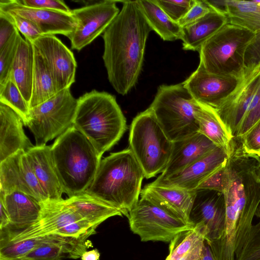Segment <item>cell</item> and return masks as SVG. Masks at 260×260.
<instances>
[{
	"instance_id": "cell-31",
	"label": "cell",
	"mask_w": 260,
	"mask_h": 260,
	"mask_svg": "<svg viewBox=\"0 0 260 260\" xmlns=\"http://www.w3.org/2000/svg\"><path fill=\"white\" fill-rule=\"evenodd\" d=\"M32 45L34 66L32 94L29 104L30 109L45 102L57 93L46 62L38 48Z\"/></svg>"
},
{
	"instance_id": "cell-8",
	"label": "cell",
	"mask_w": 260,
	"mask_h": 260,
	"mask_svg": "<svg viewBox=\"0 0 260 260\" xmlns=\"http://www.w3.org/2000/svg\"><path fill=\"white\" fill-rule=\"evenodd\" d=\"M77 106V99L72 95L69 88L30 109L25 126L34 135L35 146L46 145L71 127Z\"/></svg>"
},
{
	"instance_id": "cell-21",
	"label": "cell",
	"mask_w": 260,
	"mask_h": 260,
	"mask_svg": "<svg viewBox=\"0 0 260 260\" xmlns=\"http://www.w3.org/2000/svg\"><path fill=\"white\" fill-rule=\"evenodd\" d=\"M0 201L4 204L9 219V226L0 232L18 231L31 225L38 219L41 203L25 193L0 190Z\"/></svg>"
},
{
	"instance_id": "cell-15",
	"label": "cell",
	"mask_w": 260,
	"mask_h": 260,
	"mask_svg": "<svg viewBox=\"0 0 260 260\" xmlns=\"http://www.w3.org/2000/svg\"><path fill=\"white\" fill-rule=\"evenodd\" d=\"M32 43L46 62L57 92L70 88L75 81L77 68L73 52L54 35L42 36Z\"/></svg>"
},
{
	"instance_id": "cell-9",
	"label": "cell",
	"mask_w": 260,
	"mask_h": 260,
	"mask_svg": "<svg viewBox=\"0 0 260 260\" xmlns=\"http://www.w3.org/2000/svg\"><path fill=\"white\" fill-rule=\"evenodd\" d=\"M129 227L141 241L171 242L179 233L193 225L141 198L127 215Z\"/></svg>"
},
{
	"instance_id": "cell-34",
	"label": "cell",
	"mask_w": 260,
	"mask_h": 260,
	"mask_svg": "<svg viewBox=\"0 0 260 260\" xmlns=\"http://www.w3.org/2000/svg\"><path fill=\"white\" fill-rule=\"evenodd\" d=\"M51 235L0 244V260H21Z\"/></svg>"
},
{
	"instance_id": "cell-13",
	"label": "cell",
	"mask_w": 260,
	"mask_h": 260,
	"mask_svg": "<svg viewBox=\"0 0 260 260\" xmlns=\"http://www.w3.org/2000/svg\"><path fill=\"white\" fill-rule=\"evenodd\" d=\"M189 220L208 244L220 239L225 222L223 193L210 190H195Z\"/></svg>"
},
{
	"instance_id": "cell-14",
	"label": "cell",
	"mask_w": 260,
	"mask_h": 260,
	"mask_svg": "<svg viewBox=\"0 0 260 260\" xmlns=\"http://www.w3.org/2000/svg\"><path fill=\"white\" fill-rule=\"evenodd\" d=\"M241 78L209 73L199 63L182 83L197 102L215 109L234 92Z\"/></svg>"
},
{
	"instance_id": "cell-19",
	"label": "cell",
	"mask_w": 260,
	"mask_h": 260,
	"mask_svg": "<svg viewBox=\"0 0 260 260\" xmlns=\"http://www.w3.org/2000/svg\"><path fill=\"white\" fill-rule=\"evenodd\" d=\"M216 147L199 132L174 142L168 163L159 176L166 177L182 170L209 153Z\"/></svg>"
},
{
	"instance_id": "cell-44",
	"label": "cell",
	"mask_w": 260,
	"mask_h": 260,
	"mask_svg": "<svg viewBox=\"0 0 260 260\" xmlns=\"http://www.w3.org/2000/svg\"><path fill=\"white\" fill-rule=\"evenodd\" d=\"M260 119V92L258 102L244 121L237 138L244 136Z\"/></svg>"
},
{
	"instance_id": "cell-36",
	"label": "cell",
	"mask_w": 260,
	"mask_h": 260,
	"mask_svg": "<svg viewBox=\"0 0 260 260\" xmlns=\"http://www.w3.org/2000/svg\"><path fill=\"white\" fill-rule=\"evenodd\" d=\"M235 260H260V222L253 225Z\"/></svg>"
},
{
	"instance_id": "cell-20",
	"label": "cell",
	"mask_w": 260,
	"mask_h": 260,
	"mask_svg": "<svg viewBox=\"0 0 260 260\" xmlns=\"http://www.w3.org/2000/svg\"><path fill=\"white\" fill-rule=\"evenodd\" d=\"M194 191L161 186L150 183L146 184L141 190L140 196L141 198L191 223L189 217Z\"/></svg>"
},
{
	"instance_id": "cell-39",
	"label": "cell",
	"mask_w": 260,
	"mask_h": 260,
	"mask_svg": "<svg viewBox=\"0 0 260 260\" xmlns=\"http://www.w3.org/2000/svg\"><path fill=\"white\" fill-rule=\"evenodd\" d=\"M18 4L31 8L54 11L71 14L69 7L63 1L58 0H16Z\"/></svg>"
},
{
	"instance_id": "cell-40",
	"label": "cell",
	"mask_w": 260,
	"mask_h": 260,
	"mask_svg": "<svg viewBox=\"0 0 260 260\" xmlns=\"http://www.w3.org/2000/svg\"><path fill=\"white\" fill-rule=\"evenodd\" d=\"M6 13L9 16L19 32L23 35L25 40L32 42L43 36L37 26L30 20L17 15Z\"/></svg>"
},
{
	"instance_id": "cell-3",
	"label": "cell",
	"mask_w": 260,
	"mask_h": 260,
	"mask_svg": "<svg viewBox=\"0 0 260 260\" xmlns=\"http://www.w3.org/2000/svg\"><path fill=\"white\" fill-rule=\"evenodd\" d=\"M102 157L125 132L126 119L114 96L93 89L77 99L73 122Z\"/></svg>"
},
{
	"instance_id": "cell-35",
	"label": "cell",
	"mask_w": 260,
	"mask_h": 260,
	"mask_svg": "<svg viewBox=\"0 0 260 260\" xmlns=\"http://www.w3.org/2000/svg\"><path fill=\"white\" fill-rule=\"evenodd\" d=\"M21 37L19 31L17 30L0 50V86L4 85L10 77Z\"/></svg>"
},
{
	"instance_id": "cell-16",
	"label": "cell",
	"mask_w": 260,
	"mask_h": 260,
	"mask_svg": "<svg viewBox=\"0 0 260 260\" xmlns=\"http://www.w3.org/2000/svg\"><path fill=\"white\" fill-rule=\"evenodd\" d=\"M0 190L18 191L40 202L48 199L41 188L28 162L26 152L19 150L0 162Z\"/></svg>"
},
{
	"instance_id": "cell-37",
	"label": "cell",
	"mask_w": 260,
	"mask_h": 260,
	"mask_svg": "<svg viewBox=\"0 0 260 260\" xmlns=\"http://www.w3.org/2000/svg\"><path fill=\"white\" fill-rule=\"evenodd\" d=\"M237 139L247 155L260 159V119L244 136Z\"/></svg>"
},
{
	"instance_id": "cell-41",
	"label": "cell",
	"mask_w": 260,
	"mask_h": 260,
	"mask_svg": "<svg viewBox=\"0 0 260 260\" xmlns=\"http://www.w3.org/2000/svg\"><path fill=\"white\" fill-rule=\"evenodd\" d=\"M211 8L204 0H195V2L187 13L178 22L182 27L193 23L209 13Z\"/></svg>"
},
{
	"instance_id": "cell-23",
	"label": "cell",
	"mask_w": 260,
	"mask_h": 260,
	"mask_svg": "<svg viewBox=\"0 0 260 260\" xmlns=\"http://www.w3.org/2000/svg\"><path fill=\"white\" fill-rule=\"evenodd\" d=\"M28 162L47 198L60 200L63 191L52 157L51 146H35L26 152Z\"/></svg>"
},
{
	"instance_id": "cell-45",
	"label": "cell",
	"mask_w": 260,
	"mask_h": 260,
	"mask_svg": "<svg viewBox=\"0 0 260 260\" xmlns=\"http://www.w3.org/2000/svg\"><path fill=\"white\" fill-rule=\"evenodd\" d=\"M10 224L9 215L3 202L0 201V230L7 228Z\"/></svg>"
},
{
	"instance_id": "cell-32",
	"label": "cell",
	"mask_w": 260,
	"mask_h": 260,
	"mask_svg": "<svg viewBox=\"0 0 260 260\" xmlns=\"http://www.w3.org/2000/svg\"><path fill=\"white\" fill-rule=\"evenodd\" d=\"M205 238L193 227L177 235L170 242L169 253L166 260H179L195 248L204 244Z\"/></svg>"
},
{
	"instance_id": "cell-43",
	"label": "cell",
	"mask_w": 260,
	"mask_h": 260,
	"mask_svg": "<svg viewBox=\"0 0 260 260\" xmlns=\"http://www.w3.org/2000/svg\"><path fill=\"white\" fill-rule=\"evenodd\" d=\"M18 30L9 16L0 11V50Z\"/></svg>"
},
{
	"instance_id": "cell-24",
	"label": "cell",
	"mask_w": 260,
	"mask_h": 260,
	"mask_svg": "<svg viewBox=\"0 0 260 260\" xmlns=\"http://www.w3.org/2000/svg\"><path fill=\"white\" fill-rule=\"evenodd\" d=\"M88 239L51 235L50 238L21 260H63L81 257L88 247Z\"/></svg>"
},
{
	"instance_id": "cell-28",
	"label": "cell",
	"mask_w": 260,
	"mask_h": 260,
	"mask_svg": "<svg viewBox=\"0 0 260 260\" xmlns=\"http://www.w3.org/2000/svg\"><path fill=\"white\" fill-rule=\"evenodd\" d=\"M198 103L196 118L199 125V132L229 153L234 138L214 108Z\"/></svg>"
},
{
	"instance_id": "cell-27",
	"label": "cell",
	"mask_w": 260,
	"mask_h": 260,
	"mask_svg": "<svg viewBox=\"0 0 260 260\" xmlns=\"http://www.w3.org/2000/svg\"><path fill=\"white\" fill-rule=\"evenodd\" d=\"M34 66V50L32 43L21 37L11 75L28 105L32 94Z\"/></svg>"
},
{
	"instance_id": "cell-2",
	"label": "cell",
	"mask_w": 260,
	"mask_h": 260,
	"mask_svg": "<svg viewBox=\"0 0 260 260\" xmlns=\"http://www.w3.org/2000/svg\"><path fill=\"white\" fill-rule=\"evenodd\" d=\"M144 172L129 148L102 159L92 183L85 191L127 216L139 201Z\"/></svg>"
},
{
	"instance_id": "cell-26",
	"label": "cell",
	"mask_w": 260,
	"mask_h": 260,
	"mask_svg": "<svg viewBox=\"0 0 260 260\" xmlns=\"http://www.w3.org/2000/svg\"><path fill=\"white\" fill-rule=\"evenodd\" d=\"M228 23V17L223 12L211 8L202 18L181 27L183 49L199 51L207 40Z\"/></svg>"
},
{
	"instance_id": "cell-4",
	"label": "cell",
	"mask_w": 260,
	"mask_h": 260,
	"mask_svg": "<svg viewBox=\"0 0 260 260\" xmlns=\"http://www.w3.org/2000/svg\"><path fill=\"white\" fill-rule=\"evenodd\" d=\"M51 151L63 193L69 198L84 192L102 160L90 142L72 125L57 137Z\"/></svg>"
},
{
	"instance_id": "cell-30",
	"label": "cell",
	"mask_w": 260,
	"mask_h": 260,
	"mask_svg": "<svg viewBox=\"0 0 260 260\" xmlns=\"http://www.w3.org/2000/svg\"><path fill=\"white\" fill-rule=\"evenodd\" d=\"M140 8L152 29L165 41L180 40L182 28L172 20L155 1H138Z\"/></svg>"
},
{
	"instance_id": "cell-5",
	"label": "cell",
	"mask_w": 260,
	"mask_h": 260,
	"mask_svg": "<svg viewBox=\"0 0 260 260\" xmlns=\"http://www.w3.org/2000/svg\"><path fill=\"white\" fill-rule=\"evenodd\" d=\"M255 35L228 23L202 45L198 51L200 63L209 73L240 78L246 49Z\"/></svg>"
},
{
	"instance_id": "cell-49",
	"label": "cell",
	"mask_w": 260,
	"mask_h": 260,
	"mask_svg": "<svg viewBox=\"0 0 260 260\" xmlns=\"http://www.w3.org/2000/svg\"><path fill=\"white\" fill-rule=\"evenodd\" d=\"M255 173L257 179L260 182V159L257 160L255 167Z\"/></svg>"
},
{
	"instance_id": "cell-42",
	"label": "cell",
	"mask_w": 260,
	"mask_h": 260,
	"mask_svg": "<svg viewBox=\"0 0 260 260\" xmlns=\"http://www.w3.org/2000/svg\"><path fill=\"white\" fill-rule=\"evenodd\" d=\"M225 164L207 177L197 189L210 190L222 193L225 184Z\"/></svg>"
},
{
	"instance_id": "cell-38",
	"label": "cell",
	"mask_w": 260,
	"mask_h": 260,
	"mask_svg": "<svg viewBox=\"0 0 260 260\" xmlns=\"http://www.w3.org/2000/svg\"><path fill=\"white\" fill-rule=\"evenodd\" d=\"M154 1L172 20L178 23L195 2V0Z\"/></svg>"
},
{
	"instance_id": "cell-12",
	"label": "cell",
	"mask_w": 260,
	"mask_h": 260,
	"mask_svg": "<svg viewBox=\"0 0 260 260\" xmlns=\"http://www.w3.org/2000/svg\"><path fill=\"white\" fill-rule=\"evenodd\" d=\"M116 2L102 1L72 10L71 14L76 21L74 30L68 37L72 49L81 50L104 33L120 12Z\"/></svg>"
},
{
	"instance_id": "cell-47",
	"label": "cell",
	"mask_w": 260,
	"mask_h": 260,
	"mask_svg": "<svg viewBox=\"0 0 260 260\" xmlns=\"http://www.w3.org/2000/svg\"><path fill=\"white\" fill-rule=\"evenodd\" d=\"M100 253L97 249H93L89 251H85L82 254L81 260H99Z\"/></svg>"
},
{
	"instance_id": "cell-46",
	"label": "cell",
	"mask_w": 260,
	"mask_h": 260,
	"mask_svg": "<svg viewBox=\"0 0 260 260\" xmlns=\"http://www.w3.org/2000/svg\"><path fill=\"white\" fill-rule=\"evenodd\" d=\"M198 260H215L210 246L205 240Z\"/></svg>"
},
{
	"instance_id": "cell-1",
	"label": "cell",
	"mask_w": 260,
	"mask_h": 260,
	"mask_svg": "<svg viewBox=\"0 0 260 260\" xmlns=\"http://www.w3.org/2000/svg\"><path fill=\"white\" fill-rule=\"evenodd\" d=\"M122 3L119 13L103 34L102 57L109 82L118 93L124 95L138 81L152 29L138 1Z\"/></svg>"
},
{
	"instance_id": "cell-48",
	"label": "cell",
	"mask_w": 260,
	"mask_h": 260,
	"mask_svg": "<svg viewBox=\"0 0 260 260\" xmlns=\"http://www.w3.org/2000/svg\"><path fill=\"white\" fill-rule=\"evenodd\" d=\"M204 244L191 251L179 260H198Z\"/></svg>"
},
{
	"instance_id": "cell-33",
	"label": "cell",
	"mask_w": 260,
	"mask_h": 260,
	"mask_svg": "<svg viewBox=\"0 0 260 260\" xmlns=\"http://www.w3.org/2000/svg\"><path fill=\"white\" fill-rule=\"evenodd\" d=\"M0 102L14 111L25 126L29 113L28 104L24 99L11 75L6 83L0 86Z\"/></svg>"
},
{
	"instance_id": "cell-11",
	"label": "cell",
	"mask_w": 260,
	"mask_h": 260,
	"mask_svg": "<svg viewBox=\"0 0 260 260\" xmlns=\"http://www.w3.org/2000/svg\"><path fill=\"white\" fill-rule=\"evenodd\" d=\"M41 203L38 219L31 225L18 231L0 232V244L58 235L68 225L83 219L65 199H48Z\"/></svg>"
},
{
	"instance_id": "cell-10",
	"label": "cell",
	"mask_w": 260,
	"mask_h": 260,
	"mask_svg": "<svg viewBox=\"0 0 260 260\" xmlns=\"http://www.w3.org/2000/svg\"><path fill=\"white\" fill-rule=\"evenodd\" d=\"M260 92V61L245 59L242 76L234 92L214 109L234 138L256 105Z\"/></svg>"
},
{
	"instance_id": "cell-22",
	"label": "cell",
	"mask_w": 260,
	"mask_h": 260,
	"mask_svg": "<svg viewBox=\"0 0 260 260\" xmlns=\"http://www.w3.org/2000/svg\"><path fill=\"white\" fill-rule=\"evenodd\" d=\"M23 122L11 108L0 102V162L19 150L34 147L24 133Z\"/></svg>"
},
{
	"instance_id": "cell-17",
	"label": "cell",
	"mask_w": 260,
	"mask_h": 260,
	"mask_svg": "<svg viewBox=\"0 0 260 260\" xmlns=\"http://www.w3.org/2000/svg\"><path fill=\"white\" fill-rule=\"evenodd\" d=\"M228 157V152L216 147L182 170L166 177L158 176L151 183L161 186L195 190L207 177L225 164Z\"/></svg>"
},
{
	"instance_id": "cell-6",
	"label": "cell",
	"mask_w": 260,
	"mask_h": 260,
	"mask_svg": "<svg viewBox=\"0 0 260 260\" xmlns=\"http://www.w3.org/2000/svg\"><path fill=\"white\" fill-rule=\"evenodd\" d=\"M198 103L183 83L159 86L149 108L173 142L199 133L196 118Z\"/></svg>"
},
{
	"instance_id": "cell-18",
	"label": "cell",
	"mask_w": 260,
	"mask_h": 260,
	"mask_svg": "<svg viewBox=\"0 0 260 260\" xmlns=\"http://www.w3.org/2000/svg\"><path fill=\"white\" fill-rule=\"evenodd\" d=\"M0 11L30 20L37 26L43 36L58 34L68 38L76 25L72 14L27 7L16 0H1Z\"/></svg>"
},
{
	"instance_id": "cell-25",
	"label": "cell",
	"mask_w": 260,
	"mask_h": 260,
	"mask_svg": "<svg viewBox=\"0 0 260 260\" xmlns=\"http://www.w3.org/2000/svg\"><path fill=\"white\" fill-rule=\"evenodd\" d=\"M212 9L223 12L229 23L260 34V0H205Z\"/></svg>"
},
{
	"instance_id": "cell-7",
	"label": "cell",
	"mask_w": 260,
	"mask_h": 260,
	"mask_svg": "<svg viewBox=\"0 0 260 260\" xmlns=\"http://www.w3.org/2000/svg\"><path fill=\"white\" fill-rule=\"evenodd\" d=\"M129 144V148L146 179L162 172L170 158L173 145L149 107L133 119L130 126Z\"/></svg>"
},
{
	"instance_id": "cell-29",
	"label": "cell",
	"mask_w": 260,
	"mask_h": 260,
	"mask_svg": "<svg viewBox=\"0 0 260 260\" xmlns=\"http://www.w3.org/2000/svg\"><path fill=\"white\" fill-rule=\"evenodd\" d=\"M65 200L83 219L96 228L111 217L122 215L118 209L85 192Z\"/></svg>"
},
{
	"instance_id": "cell-50",
	"label": "cell",
	"mask_w": 260,
	"mask_h": 260,
	"mask_svg": "<svg viewBox=\"0 0 260 260\" xmlns=\"http://www.w3.org/2000/svg\"><path fill=\"white\" fill-rule=\"evenodd\" d=\"M255 216L260 218V205L256 212Z\"/></svg>"
}]
</instances>
